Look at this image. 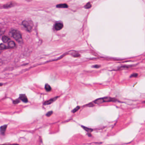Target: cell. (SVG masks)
I'll list each match as a JSON object with an SVG mask.
<instances>
[{
    "instance_id": "obj_11",
    "label": "cell",
    "mask_w": 145,
    "mask_h": 145,
    "mask_svg": "<svg viewBox=\"0 0 145 145\" xmlns=\"http://www.w3.org/2000/svg\"><path fill=\"white\" fill-rule=\"evenodd\" d=\"M14 5L13 3V2H9L7 3L6 4L4 5L3 6V8H8L11 7H13Z\"/></svg>"
},
{
    "instance_id": "obj_17",
    "label": "cell",
    "mask_w": 145,
    "mask_h": 145,
    "mask_svg": "<svg viewBox=\"0 0 145 145\" xmlns=\"http://www.w3.org/2000/svg\"><path fill=\"white\" fill-rule=\"evenodd\" d=\"M80 109V107L79 106H78L77 107H76L75 109H73V111H72V112L73 113H75L76 112H77V111H78V110H79V109Z\"/></svg>"
},
{
    "instance_id": "obj_2",
    "label": "cell",
    "mask_w": 145,
    "mask_h": 145,
    "mask_svg": "<svg viewBox=\"0 0 145 145\" xmlns=\"http://www.w3.org/2000/svg\"><path fill=\"white\" fill-rule=\"evenodd\" d=\"M22 25L24 26L27 30L29 32H31L33 29V23H31V22H27L26 20H24L22 22Z\"/></svg>"
},
{
    "instance_id": "obj_4",
    "label": "cell",
    "mask_w": 145,
    "mask_h": 145,
    "mask_svg": "<svg viewBox=\"0 0 145 145\" xmlns=\"http://www.w3.org/2000/svg\"><path fill=\"white\" fill-rule=\"evenodd\" d=\"M63 27V24L61 23H57L56 24H55V29L56 30L59 31L61 29H62Z\"/></svg>"
},
{
    "instance_id": "obj_9",
    "label": "cell",
    "mask_w": 145,
    "mask_h": 145,
    "mask_svg": "<svg viewBox=\"0 0 145 145\" xmlns=\"http://www.w3.org/2000/svg\"><path fill=\"white\" fill-rule=\"evenodd\" d=\"M56 7L57 8H67L68 7V5L66 3H62V4L57 5Z\"/></svg>"
},
{
    "instance_id": "obj_20",
    "label": "cell",
    "mask_w": 145,
    "mask_h": 145,
    "mask_svg": "<svg viewBox=\"0 0 145 145\" xmlns=\"http://www.w3.org/2000/svg\"><path fill=\"white\" fill-rule=\"evenodd\" d=\"M138 76V74L137 73H134L131 75V77H137V76Z\"/></svg>"
},
{
    "instance_id": "obj_14",
    "label": "cell",
    "mask_w": 145,
    "mask_h": 145,
    "mask_svg": "<svg viewBox=\"0 0 145 145\" xmlns=\"http://www.w3.org/2000/svg\"><path fill=\"white\" fill-rule=\"evenodd\" d=\"M71 55L74 57H78L80 56V54L79 53H77L76 52H73V53L71 54Z\"/></svg>"
},
{
    "instance_id": "obj_8",
    "label": "cell",
    "mask_w": 145,
    "mask_h": 145,
    "mask_svg": "<svg viewBox=\"0 0 145 145\" xmlns=\"http://www.w3.org/2000/svg\"><path fill=\"white\" fill-rule=\"evenodd\" d=\"M9 48H14L16 46V44L13 41H10L8 44Z\"/></svg>"
},
{
    "instance_id": "obj_15",
    "label": "cell",
    "mask_w": 145,
    "mask_h": 145,
    "mask_svg": "<svg viewBox=\"0 0 145 145\" xmlns=\"http://www.w3.org/2000/svg\"><path fill=\"white\" fill-rule=\"evenodd\" d=\"M0 48H1V50H4V49H6L8 48V46H6V45H5L4 44H1V46H0Z\"/></svg>"
},
{
    "instance_id": "obj_7",
    "label": "cell",
    "mask_w": 145,
    "mask_h": 145,
    "mask_svg": "<svg viewBox=\"0 0 145 145\" xmlns=\"http://www.w3.org/2000/svg\"><path fill=\"white\" fill-rule=\"evenodd\" d=\"M7 127V125H3V126H1V134L2 135H4L5 133L6 132Z\"/></svg>"
},
{
    "instance_id": "obj_12",
    "label": "cell",
    "mask_w": 145,
    "mask_h": 145,
    "mask_svg": "<svg viewBox=\"0 0 145 145\" xmlns=\"http://www.w3.org/2000/svg\"><path fill=\"white\" fill-rule=\"evenodd\" d=\"M45 89L46 91L47 92H50L52 90V88L51 87L50 85H49L48 84H46L45 85Z\"/></svg>"
},
{
    "instance_id": "obj_13",
    "label": "cell",
    "mask_w": 145,
    "mask_h": 145,
    "mask_svg": "<svg viewBox=\"0 0 145 145\" xmlns=\"http://www.w3.org/2000/svg\"><path fill=\"white\" fill-rule=\"evenodd\" d=\"M82 127H83V129H84L85 130V131H87V132L89 133V134H90V133L91 132H92V131H93L92 129L84 127V126H82Z\"/></svg>"
},
{
    "instance_id": "obj_1",
    "label": "cell",
    "mask_w": 145,
    "mask_h": 145,
    "mask_svg": "<svg viewBox=\"0 0 145 145\" xmlns=\"http://www.w3.org/2000/svg\"><path fill=\"white\" fill-rule=\"evenodd\" d=\"M9 34L12 37H13V38H14L16 41L19 43H22V35L19 31L15 30V29H13L10 31L9 32Z\"/></svg>"
},
{
    "instance_id": "obj_21",
    "label": "cell",
    "mask_w": 145,
    "mask_h": 145,
    "mask_svg": "<svg viewBox=\"0 0 145 145\" xmlns=\"http://www.w3.org/2000/svg\"><path fill=\"white\" fill-rule=\"evenodd\" d=\"M19 145V144H16V143H15V144H2V145Z\"/></svg>"
},
{
    "instance_id": "obj_22",
    "label": "cell",
    "mask_w": 145,
    "mask_h": 145,
    "mask_svg": "<svg viewBox=\"0 0 145 145\" xmlns=\"http://www.w3.org/2000/svg\"><path fill=\"white\" fill-rule=\"evenodd\" d=\"M100 67V66L98 65H96L93 66V67L95 68H98Z\"/></svg>"
},
{
    "instance_id": "obj_3",
    "label": "cell",
    "mask_w": 145,
    "mask_h": 145,
    "mask_svg": "<svg viewBox=\"0 0 145 145\" xmlns=\"http://www.w3.org/2000/svg\"><path fill=\"white\" fill-rule=\"evenodd\" d=\"M102 99L104 103L115 102L117 101V100L115 98H111V97H105V98H102Z\"/></svg>"
},
{
    "instance_id": "obj_10",
    "label": "cell",
    "mask_w": 145,
    "mask_h": 145,
    "mask_svg": "<svg viewBox=\"0 0 145 145\" xmlns=\"http://www.w3.org/2000/svg\"><path fill=\"white\" fill-rule=\"evenodd\" d=\"M2 40L4 43H7V42L9 43L10 41V39L7 36L3 35L2 38Z\"/></svg>"
},
{
    "instance_id": "obj_18",
    "label": "cell",
    "mask_w": 145,
    "mask_h": 145,
    "mask_svg": "<svg viewBox=\"0 0 145 145\" xmlns=\"http://www.w3.org/2000/svg\"><path fill=\"white\" fill-rule=\"evenodd\" d=\"M52 114H53V111H49L48 112L46 113V116H47V117H50V116L52 115Z\"/></svg>"
},
{
    "instance_id": "obj_16",
    "label": "cell",
    "mask_w": 145,
    "mask_h": 145,
    "mask_svg": "<svg viewBox=\"0 0 145 145\" xmlns=\"http://www.w3.org/2000/svg\"><path fill=\"white\" fill-rule=\"evenodd\" d=\"M92 7V4L91 3H90V2L88 3H87V4L85 5V9H89V8H91Z\"/></svg>"
},
{
    "instance_id": "obj_19",
    "label": "cell",
    "mask_w": 145,
    "mask_h": 145,
    "mask_svg": "<svg viewBox=\"0 0 145 145\" xmlns=\"http://www.w3.org/2000/svg\"><path fill=\"white\" fill-rule=\"evenodd\" d=\"M20 102V99H17V100H14V101H13V103L14 104H18V103H19Z\"/></svg>"
},
{
    "instance_id": "obj_5",
    "label": "cell",
    "mask_w": 145,
    "mask_h": 145,
    "mask_svg": "<svg viewBox=\"0 0 145 145\" xmlns=\"http://www.w3.org/2000/svg\"><path fill=\"white\" fill-rule=\"evenodd\" d=\"M58 97H55V98H53L52 99H50V100H47V101H45V102L44 103V105H50L52 104V103L54 102V101H55L57 99V98Z\"/></svg>"
},
{
    "instance_id": "obj_6",
    "label": "cell",
    "mask_w": 145,
    "mask_h": 145,
    "mask_svg": "<svg viewBox=\"0 0 145 145\" xmlns=\"http://www.w3.org/2000/svg\"><path fill=\"white\" fill-rule=\"evenodd\" d=\"M19 99H20V100L24 103H27L28 102V100L27 97L26 96V95H24V94L20 95Z\"/></svg>"
}]
</instances>
